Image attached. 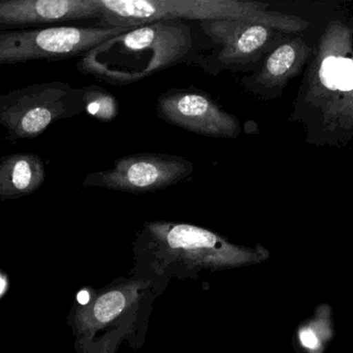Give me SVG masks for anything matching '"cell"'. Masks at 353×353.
I'll list each match as a JSON object with an SVG mask.
<instances>
[{
	"instance_id": "6da1fadb",
	"label": "cell",
	"mask_w": 353,
	"mask_h": 353,
	"mask_svg": "<svg viewBox=\"0 0 353 353\" xmlns=\"http://www.w3.org/2000/svg\"><path fill=\"white\" fill-rule=\"evenodd\" d=\"M193 33L182 21L134 27L93 48L77 64L79 72L108 84H134L184 62L193 52Z\"/></svg>"
},
{
	"instance_id": "7a4b0ae2",
	"label": "cell",
	"mask_w": 353,
	"mask_h": 353,
	"mask_svg": "<svg viewBox=\"0 0 353 353\" xmlns=\"http://www.w3.org/2000/svg\"><path fill=\"white\" fill-rule=\"evenodd\" d=\"M136 245L140 254L161 258L163 267L190 271L240 269L259 265L269 256L261 245L239 246L211 230L176 222H147Z\"/></svg>"
},
{
	"instance_id": "3957f363",
	"label": "cell",
	"mask_w": 353,
	"mask_h": 353,
	"mask_svg": "<svg viewBox=\"0 0 353 353\" xmlns=\"http://www.w3.org/2000/svg\"><path fill=\"white\" fill-rule=\"evenodd\" d=\"M150 285L149 279H122L77 306L70 319L77 352L116 353L140 319Z\"/></svg>"
},
{
	"instance_id": "277c9868",
	"label": "cell",
	"mask_w": 353,
	"mask_h": 353,
	"mask_svg": "<svg viewBox=\"0 0 353 353\" xmlns=\"http://www.w3.org/2000/svg\"><path fill=\"white\" fill-rule=\"evenodd\" d=\"M101 17L97 26L134 28L161 21H259L269 17L259 2L239 0H99Z\"/></svg>"
},
{
	"instance_id": "5b68a950",
	"label": "cell",
	"mask_w": 353,
	"mask_h": 353,
	"mask_svg": "<svg viewBox=\"0 0 353 353\" xmlns=\"http://www.w3.org/2000/svg\"><path fill=\"white\" fill-rule=\"evenodd\" d=\"M85 112L83 91L68 83H34L0 95V126L12 142L43 135L54 122Z\"/></svg>"
},
{
	"instance_id": "8992f818",
	"label": "cell",
	"mask_w": 353,
	"mask_h": 353,
	"mask_svg": "<svg viewBox=\"0 0 353 353\" xmlns=\"http://www.w3.org/2000/svg\"><path fill=\"white\" fill-rule=\"evenodd\" d=\"M132 28L58 26L0 31V68L32 60L78 57Z\"/></svg>"
},
{
	"instance_id": "52a82bcc",
	"label": "cell",
	"mask_w": 353,
	"mask_h": 353,
	"mask_svg": "<svg viewBox=\"0 0 353 353\" xmlns=\"http://www.w3.org/2000/svg\"><path fill=\"white\" fill-rule=\"evenodd\" d=\"M193 173L192 162L180 155L137 153L116 160L111 169L89 173L83 187L144 194L175 186Z\"/></svg>"
},
{
	"instance_id": "ba28073f",
	"label": "cell",
	"mask_w": 353,
	"mask_h": 353,
	"mask_svg": "<svg viewBox=\"0 0 353 353\" xmlns=\"http://www.w3.org/2000/svg\"><path fill=\"white\" fill-rule=\"evenodd\" d=\"M157 112L167 124L201 136L234 139L241 133L238 117L196 87L165 91L157 99Z\"/></svg>"
},
{
	"instance_id": "9c48e42d",
	"label": "cell",
	"mask_w": 353,
	"mask_h": 353,
	"mask_svg": "<svg viewBox=\"0 0 353 353\" xmlns=\"http://www.w3.org/2000/svg\"><path fill=\"white\" fill-rule=\"evenodd\" d=\"M214 49L203 68L216 75L222 70L247 72L267 49L271 29L259 21L216 20L199 22Z\"/></svg>"
},
{
	"instance_id": "30bf717a",
	"label": "cell",
	"mask_w": 353,
	"mask_h": 353,
	"mask_svg": "<svg viewBox=\"0 0 353 353\" xmlns=\"http://www.w3.org/2000/svg\"><path fill=\"white\" fill-rule=\"evenodd\" d=\"M99 0H0V31L101 19Z\"/></svg>"
},
{
	"instance_id": "8fae6325",
	"label": "cell",
	"mask_w": 353,
	"mask_h": 353,
	"mask_svg": "<svg viewBox=\"0 0 353 353\" xmlns=\"http://www.w3.org/2000/svg\"><path fill=\"white\" fill-rule=\"evenodd\" d=\"M46 180L45 162L35 153H14L0 159V201L33 194Z\"/></svg>"
},
{
	"instance_id": "7c38bea8",
	"label": "cell",
	"mask_w": 353,
	"mask_h": 353,
	"mask_svg": "<svg viewBox=\"0 0 353 353\" xmlns=\"http://www.w3.org/2000/svg\"><path fill=\"white\" fill-rule=\"evenodd\" d=\"M296 52L294 46L283 44L276 48L265 59L259 72L253 73L241 79L245 90L254 95H263L271 90L275 82L281 80L290 73L296 62Z\"/></svg>"
},
{
	"instance_id": "4fadbf2b",
	"label": "cell",
	"mask_w": 353,
	"mask_h": 353,
	"mask_svg": "<svg viewBox=\"0 0 353 353\" xmlns=\"http://www.w3.org/2000/svg\"><path fill=\"white\" fill-rule=\"evenodd\" d=\"M85 112L101 122L116 120L119 113L117 99L99 85L82 87Z\"/></svg>"
},
{
	"instance_id": "5bb4252c",
	"label": "cell",
	"mask_w": 353,
	"mask_h": 353,
	"mask_svg": "<svg viewBox=\"0 0 353 353\" xmlns=\"http://www.w3.org/2000/svg\"><path fill=\"white\" fill-rule=\"evenodd\" d=\"M321 79L332 90L350 91L353 89V60L348 58H325L321 64Z\"/></svg>"
}]
</instances>
